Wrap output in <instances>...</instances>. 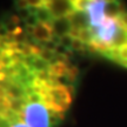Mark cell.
<instances>
[{"instance_id":"1","label":"cell","mask_w":127,"mask_h":127,"mask_svg":"<svg viewBox=\"0 0 127 127\" xmlns=\"http://www.w3.org/2000/svg\"><path fill=\"white\" fill-rule=\"evenodd\" d=\"M72 55L15 17L0 23V127H60L75 101Z\"/></svg>"},{"instance_id":"2","label":"cell","mask_w":127,"mask_h":127,"mask_svg":"<svg viewBox=\"0 0 127 127\" xmlns=\"http://www.w3.org/2000/svg\"><path fill=\"white\" fill-rule=\"evenodd\" d=\"M27 27L69 55L127 71V6L115 0H30L15 4Z\"/></svg>"}]
</instances>
